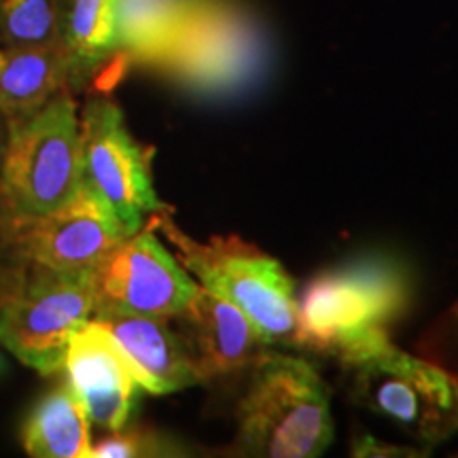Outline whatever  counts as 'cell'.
Masks as SVG:
<instances>
[{
  "label": "cell",
  "mask_w": 458,
  "mask_h": 458,
  "mask_svg": "<svg viewBox=\"0 0 458 458\" xmlns=\"http://www.w3.org/2000/svg\"><path fill=\"white\" fill-rule=\"evenodd\" d=\"M334 439L323 377L308 360L266 351L250 365L238 408L236 448L244 456L312 458Z\"/></svg>",
  "instance_id": "obj_2"
},
{
  "label": "cell",
  "mask_w": 458,
  "mask_h": 458,
  "mask_svg": "<svg viewBox=\"0 0 458 458\" xmlns=\"http://www.w3.org/2000/svg\"><path fill=\"white\" fill-rule=\"evenodd\" d=\"M96 318L113 337L140 388L153 394L199 385V376L172 318L105 314Z\"/></svg>",
  "instance_id": "obj_13"
},
{
  "label": "cell",
  "mask_w": 458,
  "mask_h": 458,
  "mask_svg": "<svg viewBox=\"0 0 458 458\" xmlns=\"http://www.w3.org/2000/svg\"><path fill=\"white\" fill-rule=\"evenodd\" d=\"M94 314L174 318L187 308L198 283L145 225L122 240L91 267Z\"/></svg>",
  "instance_id": "obj_9"
},
{
  "label": "cell",
  "mask_w": 458,
  "mask_h": 458,
  "mask_svg": "<svg viewBox=\"0 0 458 458\" xmlns=\"http://www.w3.org/2000/svg\"><path fill=\"white\" fill-rule=\"evenodd\" d=\"M9 123L0 162V221L47 215L83 187L81 123L71 91Z\"/></svg>",
  "instance_id": "obj_3"
},
{
  "label": "cell",
  "mask_w": 458,
  "mask_h": 458,
  "mask_svg": "<svg viewBox=\"0 0 458 458\" xmlns=\"http://www.w3.org/2000/svg\"><path fill=\"white\" fill-rule=\"evenodd\" d=\"M7 134H9V123H7V119L0 114V162H3L4 145H7Z\"/></svg>",
  "instance_id": "obj_22"
},
{
  "label": "cell",
  "mask_w": 458,
  "mask_h": 458,
  "mask_svg": "<svg viewBox=\"0 0 458 458\" xmlns=\"http://www.w3.org/2000/svg\"><path fill=\"white\" fill-rule=\"evenodd\" d=\"M172 454V445L164 444L157 435L148 431H113L111 437L91 445L89 458H130Z\"/></svg>",
  "instance_id": "obj_19"
},
{
  "label": "cell",
  "mask_w": 458,
  "mask_h": 458,
  "mask_svg": "<svg viewBox=\"0 0 458 458\" xmlns=\"http://www.w3.org/2000/svg\"><path fill=\"white\" fill-rule=\"evenodd\" d=\"M94 314V276L28 261L17 289L0 306V346L38 374L62 369L68 342Z\"/></svg>",
  "instance_id": "obj_5"
},
{
  "label": "cell",
  "mask_w": 458,
  "mask_h": 458,
  "mask_svg": "<svg viewBox=\"0 0 458 458\" xmlns=\"http://www.w3.org/2000/svg\"><path fill=\"white\" fill-rule=\"evenodd\" d=\"M89 416L72 388L64 385L45 394L28 416L21 444L37 458H89Z\"/></svg>",
  "instance_id": "obj_17"
},
{
  "label": "cell",
  "mask_w": 458,
  "mask_h": 458,
  "mask_svg": "<svg viewBox=\"0 0 458 458\" xmlns=\"http://www.w3.org/2000/svg\"><path fill=\"white\" fill-rule=\"evenodd\" d=\"M79 123L83 185L113 210L128 236L145 227L148 216L170 210L153 187L156 148L130 134L122 108L102 96L91 98Z\"/></svg>",
  "instance_id": "obj_8"
},
{
  "label": "cell",
  "mask_w": 458,
  "mask_h": 458,
  "mask_svg": "<svg viewBox=\"0 0 458 458\" xmlns=\"http://www.w3.org/2000/svg\"><path fill=\"white\" fill-rule=\"evenodd\" d=\"M266 54L259 30L227 0H191L156 68L206 96L236 94L259 77Z\"/></svg>",
  "instance_id": "obj_6"
},
{
  "label": "cell",
  "mask_w": 458,
  "mask_h": 458,
  "mask_svg": "<svg viewBox=\"0 0 458 458\" xmlns=\"http://www.w3.org/2000/svg\"><path fill=\"white\" fill-rule=\"evenodd\" d=\"M191 0H114V51L128 64L157 66Z\"/></svg>",
  "instance_id": "obj_16"
},
{
  "label": "cell",
  "mask_w": 458,
  "mask_h": 458,
  "mask_svg": "<svg viewBox=\"0 0 458 458\" xmlns=\"http://www.w3.org/2000/svg\"><path fill=\"white\" fill-rule=\"evenodd\" d=\"M62 369L96 427L108 433L125 428L134 410L139 382L98 320L89 318L74 331Z\"/></svg>",
  "instance_id": "obj_11"
},
{
  "label": "cell",
  "mask_w": 458,
  "mask_h": 458,
  "mask_svg": "<svg viewBox=\"0 0 458 458\" xmlns=\"http://www.w3.org/2000/svg\"><path fill=\"white\" fill-rule=\"evenodd\" d=\"M359 403L428 444L458 431V377L393 344L346 365Z\"/></svg>",
  "instance_id": "obj_7"
},
{
  "label": "cell",
  "mask_w": 458,
  "mask_h": 458,
  "mask_svg": "<svg viewBox=\"0 0 458 458\" xmlns=\"http://www.w3.org/2000/svg\"><path fill=\"white\" fill-rule=\"evenodd\" d=\"M410 284L397 263L374 257L314 278L300 303L295 346L352 365L386 344Z\"/></svg>",
  "instance_id": "obj_1"
},
{
  "label": "cell",
  "mask_w": 458,
  "mask_h": 458,
  "mask_svg": "<svg viewBox=\"0 0 458 458\" xmlns=\"http://www.w3.org/2000/svg\"><path fill=\"white\" fill-rule=\"evenodd\" d=\"M62 43V0H0V45Z\"/></svg>",
  "instance_id": "obj_18"
},
{
  "label": "cell",
  "mask_w": 458,
  "mask_h": 458,
  "mask_svg": "<svg viewBox=\"0 0 458 458\" xmlns=\"http://www.w3.org/2000/svg\"><path fill=\"white\" fill-rule=\"evenodd\" d=\"M199 380L250 368L270 348L267 337L232 301L198 284L191 301L172 318Z\"/></svg>",
  "instance_id": "obj_12"
},
{
  "label": "cell",
  "mask_w": 458,
  "mask_h": 458,
  "mask_svg": "<svg viewBox=\"0 0 458 458\" xmlns=\"http://www.w3.org/2000/svg\"><path fill=\"white\" fill-rule=\"evenodd\" d=\"M352 454L354 456H414V452L397 448V445H386L377 439L371 437V435H359L352 444Z\"/></svg>",
  "instance_id": "obj_21"
},
{
  "label": "cell",
  "mask_w": 458,
  "mask_h": 458,
  "mask_svg": "<svg viewBox=\"0 0 458 458\" xmlns=\"http://www.w3.org/2000/svg\"><path fill=\"white\" fill-rule=\"evenodd\" d=\"M3 369H4V359L0 357V371H3Z\"/></svg>",
  "instance_id": "obj_23"
},
{
  "label": "cell",
  "mask_w": 458,
  "mask_h": 458,
  "mask_svg": "<svg viewBox=\"0 0 458 458\" xmlns=\"http://www.w3.org/2000/svg\"><path fill=\"white\" fill-rule=\"evenodd\" d=\"M0 232L26 261L54 270L94 267L108 250L128 238L113 210L85 185L77 196L47 215L0 221Z\"/></svg>",
  "instance_id": "obj_10"
},
{
  "label": "cell",
  "mask_w": 458,
  "mask_h": 458,
  "mask_svg": "<svg viewBox=\"0 0 458 458\" xmlns=\"http://www.w3.org/2000/svg\"><path fill=\"white\" fill-rule=\"evenodd\" d=\"M62 45L71 57V85L94 79L108 89L125 64L114 51V0H62Z\"/></svg>",
  "instance_id": "obj_14"
},
{
  "label": "cell",
  "mask_w": 458,
  "mask_h": 458,
  "mask_svg": "<svg viewBox=\"0 0 458 458\" xmlns=\"http://www.w3.org/2000/svg\"><path fill=\"white\" fill-rule=\"evenodd\" d=\"M28 261L17 250V246L0 232V306L9 300L24 276Z\"/></svg>",
  "instance_id": "obj_20"
},
{
  "label": "cell",
  "mask_w": 458,
  "mask_h": 458,
  "mask_svg": "<svg viewBox=\"0 0 458 458\" xmlns=\"http://www.w3.org/2000/svg\"><path fill=\"white\" fill-rule=\"evenodd\" d=\"M71 85V57L62 43L34 47L0 45V114L17 122Z\"/></svg>",
  "instance_id": "obj_15"
},
{
  "label": "cell",
  "mask_w": 458,
  "mask_h": 458,
  "mask_svg": "<svg viewBox=\"0 0 458 458\" xmlns=\"http://www.w3.org/2000/svg\"><path fill=\"white\" fill-rule=\"evenodd\" d=\"M147 225L170 240L176 259L198 284L240 308L267 342L295 344L300 301L293 280L276 259L238 236L198 242L181 232L170 210L148 216Z\"/></svg>",
  "instance_id": "obj_4"
}]
</instances>
